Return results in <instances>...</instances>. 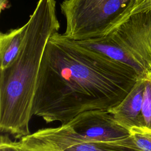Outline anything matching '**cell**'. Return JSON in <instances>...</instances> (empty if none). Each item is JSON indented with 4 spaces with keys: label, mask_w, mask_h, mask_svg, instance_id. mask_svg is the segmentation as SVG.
Listing matches in <instances>:
<instances>
[{
    "label": "cell",
    "mask_w": 151,
    "mask_h": 151,
    "mask_svg": "<svg viewBox=\"0 0 151 151\" xmlns=\"http://www.w3.org/2000/svg\"><path fill=\"white\" fill-rule=\"evenodd\" d=\"M139 77L130 67L57 32L48 40L40 66L34 115L65 124L85 111L109 110Z\"/></svg>",
    "instance_id": "cell-1"
},
{
    "label": "cell",
    "mask_w": 151,
    "mask_h": 151,
    "mask_svg": "<svg viewBox=\"0 0 151 151\" xmlns=\"http://www.w3.org/2000/svg\"><path fill=\"white\" fill-rule=\"evenodd\" d=\"M27 23L17 57L0 70V130L16 139L29 134L40 66L48 40L60 28L55 0H38Z\"/></svg>",
    "instance_id": "cell-2"
},
{
    "label": "cell",
    "mask_w": 151,
    "mask_h": 151,
    "mask_svg": "<svg viewBox=\"0 0 151 151\" xmlns=\"http://www.w3.org/2000/svg\"><path fill=\"white\" fill-rule=\"evenodd\" d=\"M76 42L130 67L143 77L151 68V11L130 16L104 37Z\"/></svg>",
    "instance_id": "cell-3"
},
{
    "label": "cell",
    "mask_w": 151,
    "mask_h": 151,
    "mask_svg": "<svg viewBox=\"0 0 151 151\" xmlns=\"http://www.w3.org/2000/svg\"><path fill=\"white\" fill-rule=\"evenodd\" d=\"M135 0H64L63 35L74 41L104 37L130 17Z\"/></svg>",
    "instance_id": "cell-4"
},
{
    "label": "cell",
    "mask_w": 151,
    "mask_h": 151,
    "mask_svg": "<svg viewBox=\"0 0 151 151\" xmlns=\"http://www.w3.org/2000/svg\"><path fill=\"white\" fill-rule=\"evenodd\" d=\"M68 124L88 142H113L130 135L129 129L119 124L113 115L105 110L83 111Z\"/></svg>",
    "instance_id": "cell-5"
},
{
    "label": "cell",
    "mask_w": 151,
    "mask_h": 151,
    "mask_svg": "<svg viewBox=\"0 0 151 151\" xmlns=\"http://www.w3.org/2000/svg\"><path fill=\"white\" fill-rule=\"evenodd\" d=\"M89 142L78 134L68 123L55 128L41 129L22 137L17 142L23 150L31 151H65L74 145Z\"/></svg>",
    "instance_id": "cell-6"
},
{
    "label": "cell",
    "mask_w": 151,
    "mask_h": 151,
    "mask_svg": "<svg viewBox=\"0 0 151 151\" xmlns=\"http://www.w3.org/2000/svg\"><path fill=\"white\" fill-rule=\"evenodd\" d=\"M144 90V77H139L122 101L108 110L119 124L129 130L143 128L142 107Z\"/></svg>",
    "instance_id": "cell-7"
},
{
    "label": "cell",
    "mask_w": 151,
    "mask_h": 151,
    "mask_svg": "<svg viewBox=\"0 0 151 151\" xmlns=\"http://www.w3.org/2000/svg\"><path fill=\"white\" fill-rule=\"evenodd\" d=\"M28 23L0 34V70L8 67L16 58L21 47Z\"/></svg>",
    "instance_id": "cell-8"
},
{
    "label": "cell",
    "mask_w": 151,
    "mask_h": 151,
    "mask_svg": "<svg viewBox=\"0 0 151 151\" xmlns=\"http://www.w3.org/2000/svg\"><path fill=\"white\" fill-rule=\"evenodd\" d=\"M65 151H139L130 143L129 136L113 142H89L79 143L67 148Z\"/></svg>",
    "instance_id": "cell-9"
},
{
    "label": "cell",
    "mask_w": 151,
    "mask_h": 151,
    "mask_svg": "<svg viewBox=\"0 0 151 151\" xmlns=\"http://www.w3.org/2000/svg\"><path fill=\"white\" fill-rule=\"evenodd\" d=\"M145 90L142 107L143 129L151 132V68L143 76Z\"/></svg>",
    "instance_id": "cell-10"
},
{
    "label": "cell",
    "mask_w": 151,
    "mask_h": 151,
    "mask_svg": "<svg viewBox=\"0 0 151 151\" xmlns=\"http://www.w3.org/2000/svg\"><path fill=\"white\" fill-rule=\"evenodd\" d=\"M133 146L139 151H151V132L143 128L130 130Z\"/></svg>",
    "instance_id": "cell-11"
},
{
    "label": "cell",
    "mask_w": 151,
    "mask_h": 151,
    "mask_svg": "<svg viewBox=\"0 0 151 151\" xmlns=\"http://www.w3.org/2000/svg\"><path fill=\"white\" fill-rule=\"evenodd\" d=\"M151 11V0H135L130 11V16Z\"/></svg>",
    "instance_id": "cell-12"
},
{
    "label": "cell",
    "mask_w": 151,
    "mask_h": 151,
    "mask_svg": "<svg viewBox=\"0 0 151 151\" xmlns=\"http://www.w3.org/2000/svg\"><path fill=\"white\" fill-rule=\"evenodd\" d=\"M0 151H22L16 142L11 141L7 136H1L0 140Z\"/></svg>",
    "instance_id": "cell-13"
},
{
    "label": "cell",
    "mask_w": 151,
    "mask_h": 151,
    "mask_svg": "<svg viewBox=\"0 0 151 151\" xmlns=\"http://www.w3.org/2000/svg\"><path fill=\"white\" fill-rule=\"evenodd\" d=\"M21 149V148H20ZM22 151H31V150H23V149H21Z\"/></svg>",
    "instance_id": "cell-14"
}]
</instances>
